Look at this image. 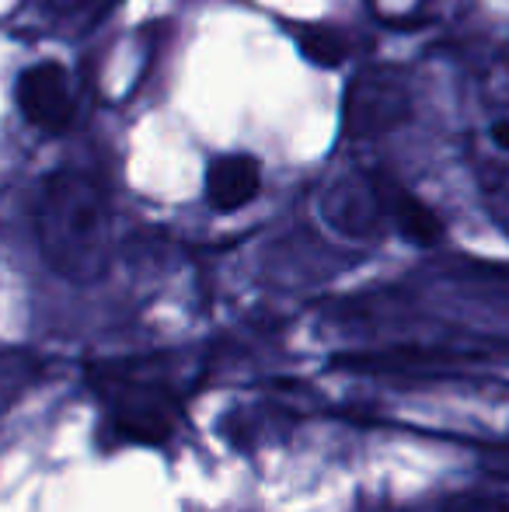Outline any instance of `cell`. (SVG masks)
Here are the masks:
<instances>
[{
	"mask_svg": "<svg viewBox=\"0 0 509 512\" xmlns=\"http://www.w3.org/2000/svg\"><path fill=\"white\" fill-rule=\"evenodd\" d=\"M35 237L46 265L70 283H95L112 262V213L84 171H53L35 199Z\"/></svg>",
	"mask_w": 509,
	"mask_h": 512,
	"instance_id": "cell-1",
	"label": "cell"
},
{
	"mask_svg": "<svg viewBox=\"0 0 509 512\" xmlns=\"http://www.w3.org/2000/svg\"><path fill=\"white\" fill-rule=\"evenodd\" d=\"M408 115V91L398 74H367L346 95V133L381 136Z\"/></svg>",
	"mask_w": 509,
	"mask_h": 512,
	"instance_id": "cell-2",
	"label": "cell"
},
{
	"mask_svg": "<svg viewBox=\"0 0 509 512\" xmlns=\"http://www.w3.org/2000/svg\"><path fill=\"white\" fill-rule=\"evenodd\" d=\"M18 108L32 126L46 133H63L74 119V98L67 88V70L60 63H35L18 77L14 88Z\"/></svg>",
	"mask_w": 509,
	"mask_h": 512,
	"instance_id": "cell-3",
	"label": "cell"
},
{
	"mask_svg": "<svg viewBox=\"0 0 509 512\" xmlns=\"http://www.w3.org/2000/svg\"><path fill=\"white\" fill-rule=\"evenodd\" d=\"M112 425L136 443H154L175 429V398L150 384L112 387Z\"/></svg>",
	"mask_w": 509,
	"mask_h": 512,
	"instance_id": "cell-4",
	"label": "cell"
},
{
	"mask_svg": "<svg viewBox=\"0 0 509 512\" xmlns=\"http://www.w3.org/2000/svg\"><path fill=\"white\" fill-rule=\"evenodd\" d=\"M258 189H262V168L248 154L217 157L206 171V199L220 213L245 209L258 196Z\"/></svg>",
	"mask_w": 509,
	"mask_h": 512,
	"instance_id": "cell-5",
	"label": "cell"
},
{
	"mask_svg": "<svg viewBox=\"0 0 509 512\" xmlns=\"http://www.w3.org/2000/svg\"><path fill=\"white\" fill-rule=\"evenodd\" d=\"M325 209H328V220L339 230H346V234H367V230L381 220L384 199L370 178L349 175L332 185Z\"/></svg>",
	"mask_w": 509,
	"mask_h": 512,
	"instance_id": "cell-6",
	"label": "cell"
},
{
	"mask_svg": "<svg viewBox=\"0 0 509 512\" xmlns=\"http://www.w3.org/2000/svg\"><path fill=\"white\" fill-rule=\"evenodd\" d=\"M394 223H398L401 234L415 244H433L443 237L440 216L422 203V199L408 196V192H398V196H394Z\"/></svg>",
	"mask_w": 509,
	"mask_h": 512,
	"instance_id": "cell-7",
	"label": "cell"
},
{
	"mask_svg": "<svg viewBox=\"0 0 509 512\" xmlns=\"http://www.w3.org/2000/svg\"><path fill=\"white\" fill-rule=\"evenodd\" d=\"M297 46H300V53L311 63H318V67H339L349 56V39L339 28H328V25L297 28Z\"/></svg>",
	"mask_w": 509,
	"mask_h": 512,
	"instance_id": "cell-8",
	"label": "cell"
},
{
	"mask_svg": "<svg viewBox=\"0 0 509 512\" xmlns=\"http://www.w3.org/2000/svg\"><path fill=\"white\" fill-rule=\"evenodd\" d=\"M447 512H509V495L499 492H468L454 499Z\"/></svg>",
	"mask_w": 509,
	"mask_h": 512,
	"instance_id": "cell-9",
	"label": "cell"
},
{
	"mask_svg": "<svg viewBox=\"0 0 509 512\" xmlns=\"http://www.w3.org/2000/svg\"><path fill=\"white\" fill-rule=\"evenodd\" d=\"M91 4H95V0H46L49 11L60 14V18L63 14H81L84 7H91Z\"/></svg>",
	"mask_w": 509,
	"mask_h": 512,
	"instance_id": "cell-10",
	"label": "cell"
},
{
	"mask_svg": "<svg viewBox=\"0 0 509 512\" xmlns=\"http://www.w3.org/2000/svg\"><path fill=\"white\" fill-rule=\"evenodd\" d=\"M492 140H496L499 147L509 150V119H503V122H496V126H492Z\"/></svg>",
	"mask_w": 509,
	"mask_h": 512,
	"instance_id": "cell-11",
	"label": "cell"
}]
</instances>
